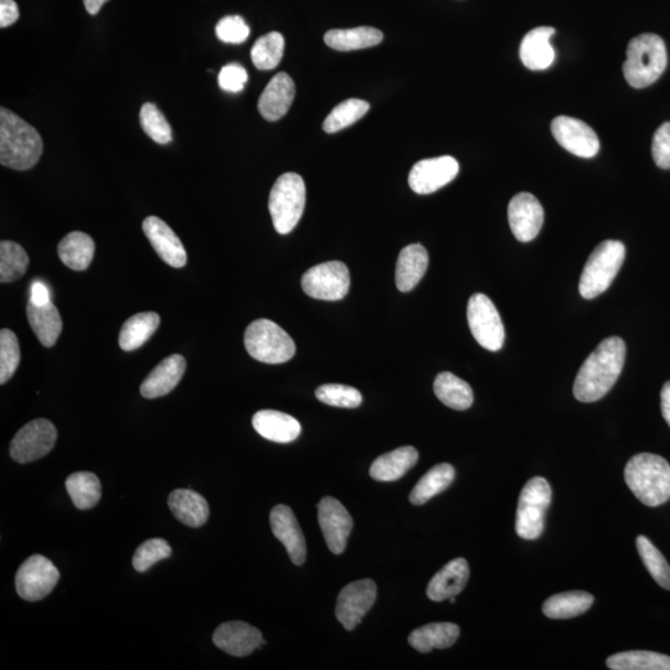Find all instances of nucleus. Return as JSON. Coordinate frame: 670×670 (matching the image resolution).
<instances>
[{"mask_svg": "<svg viewBox=\"0 0 670 670\" xmlns=\"http://www.w3.org/2000/svg\"><path fill=\"white\" fill-rule=\"evenodd\" d=\"M60 579L56 566L43 555L30 556L15 576V587L23 600L36 602L45 599Z\"/></svg>", "mask_w": 670, "mask_h": 670, "instance_id": "obj_11", "label": "nucleus"}, {"mask_svg": "<svg viewBox=\"0 0 670 670\" xmlns=\"http://www.w3.org/2000/svg\"><path fill=\"white\" fill-rule=\"evenodd\" d=\"M28 321L39 342L46 348L54 347L63 332V321H61L58 308L53 302L38 306L29 301L27 307Z\"/></svg>", "mask_w": 670, "mask_h": 670, "instance_id": "obj_29", "label": "nucleus"}, {"mask_svg": "<svg viewBox=\"0 0 670 670\" xmlns=\"http://www.w3.org/2000/svg\"><path fill=\"white\" fill-rule=\"evenodd\" d=\"M107 2L108 0H84L85 8L91 15L99 13L103 5Z\"/></svg>", "mask_w": 670, "mask_h": 670, "instance_id": "obj_53", "label": "nucleus"}, {"mask_svg": "<svg viewBox=\"0 0 670 670\" xmlns=\"http://www.w3.org/2000/svg\"><path fill=\"white\" fill-rule=\"evenodd\" d=\"M455 468L448 463H441L432 467L412 489L410 502L414 505H422L437 496V494L446 491L455 481Z\"/></svg>", "mask_w": 670, "mask_h": 670, "instance_id": "obj_36", "label": "nucleus"}, {"mask_svg": "<svg viewBox=\"0 0 670 670\" xmlns=\"http://www.w3.org/2000/svg\"><path fill=\"white\" fill-rule=\"evenodd\" d=\"M469 579V566L465 559L452 560L432 577L427 586V596L435 602L461 594Z\"/></svg>", "mask_w": 670, "mask_h": 670, "instance_id": "obj_25", "label": "nucleus"}, {"mask_svg": "<svg viewBox=\"0 0 670 670\" xmlns=\"http://www.w3.org/2000/svg\"><path fill=\"white\" fill-rule=\"evenodd\" d=\"M661 400L664 420H666L667 424L670 426V381L663 385Z\"/></svg>", "mask_w": 670, "mask_h": 670, "instance_id": "obj_52", "label": "nucleus"}, {"mask_svg": "<svg viewBox=\"0 0 670 670\" xmlns=\"http://www.w3.org/2000/svg\"><path fill=\"white\" fill-rule=\"evenodd\" d=\"M244 340L247 353L261 363H286L296 354L293 339L270 319L252 322L246 329Z\"/></svg>", "mask_w": 670, "mask_h": 670, "instance_id": "obj_7", "label": "nucleus"}, {"mask_svg": "<svg viewBox=\"0 0 670 670\" xmlns=\"http://www.w3.org/2000/svg\"><path fill=\"white\" fill-rule=\"evenodd\" d=\"M30 301L38 304V306H44V304L51 302L48 287H46L44 283L34 282Z\"/></svg>", "mask_w": 670, "mask_h": 670, "instance_id": "obj_51", "label": "nucleus"}, {"mask_svg": "<svg viewBox=\"0 0 670 670\" xmlns=\"http://www.w3.org/2000/svg\"><path fill=\"white\" fill-rule=\"evenodd\" d=\"M141 126L147 136L158 144L172 142L173 132L167 118L154 103H144L139 113Z\"/></svg>", "mask_w": 670, "mask_h": 670, "instance_id": "obj_43", "label": "nucleus"}, {"mask_svg": "<svg viewBox=\"0 0 670 670\" xmlns=\"http://www.w3.org/2000/svg\"><path fill=\"white\" fill-rule=\"evenodd\" d=\"M369 108V102L364 100L350 99L339 103L324 121L323 130L327 133L342 131L367 115Z\"/></svg>", "mask_w": 670, "mask_h": 670, "instance_id": "obj_41", "label": "nucleus"}, {"mask_svg": "<svg viewBox=\"0 0 670 670\" xmlns=\"http://www.w3.org/2000/svg\"><path fill=\"white\" fill-rule=\"evenodd\" d=\"M159 323H161V317L157 313L134 314L121 329L120 338H118L121 349L125 352H133L141 348L156 333Z\"/></svg>", "mask_w": 670, "mask_h": 670, "instance_id": "obj_34", "label": "nucleus"}, {"mask_svg": "<svg viewBox=\"0 0 670 670\" xmlns=\"http://www.w3.org/2000/svg\"><path fill=\"white\" fill-rule=\"evenodd\" d=\"M295 82L285 72H280L268 82L259 100V111L265 120L275 122L287 115L295 100Z\"/></svg>", "mask_w": 670, "mask_h": 670, "instance_id": "obj_22", "label": "nucleus"}, {"mask_svg": "<svg viewBox=\"0 0 670 670\" xmlns=\"http://www.w3.org/2000/svg\"><path fill=\"white\" fill-rule=\"evenodd\" d=\"M257 434L268 441L290 443L301 435V424L295 417L275 410H262L252 417Z\"/></svg>", "mask_w": 670, "mask_h": 670, "instance_id": "obj_23", "label": "nucleus"}, {"mask_svg": "<svg viewBox=\"0 0 670 670\" xmlns=\"http://www.w3.org/2000/svg\"><path fill=\"white\" fill-rule=\"evenodd\" d=\"M142 228L154 251L167 265L174 268H182L187 265V251H185L182 241L169 228L167 223H164L157 216H148L143 221Z\"/></svg>", "mask_w": 670, "mask_h": 670, "instance_id": "obj_20", "label": "nucleus"}, {"mask_svg": "<svg viewBox=\"0 0 670 670\" xmlns=\"http://www.w3.org/2000/svg\"><path fill=\"white\" fill-rule=\"evenodd\" d=\"M18 19V4L14 0H0V28H8Z\"/></svg>", "mask_w": 670, "mask_h": 670, "instance_id": "obj_50", "label": "nucleus"}, {"mask_svg": "<svg viewBox=\"0 0 670 670\" xmlns=\"http://www.w3.org/2000/svg\"><path fill=\"white\" fill-rule=\"evenodd\" d=\"M306 208V184L301 175L285 173L273 184L268 209L278 234L295 230Z\"/></svg>", "mask_w": 670, "mask_h": 670, "instance_id": "obj_6", "label": "nucleus"}, {"mask_svg": "<svg viewBox=\"0 0 670 670\" xmlns=\"http://www.w3.org/2000/svg\"><path fill=\"white\" fill-rule=\"evenodd\" d=\"M551 132L561 147L577 157L592 158L600 151V139L596 132L577 118L556 117L551 123Z\"/></svg>", "mask_w": 670, "mask_h": 670, "instance_id": "obj_14", "label": "nucleus"}, {"mask_svg": "<svg viewBox=\"0 0 670 670\" xmlns=\"http://www.w3.org/2000/svg\"><path fill=\"white\" fill-rule=\"evenodd\" d=\"M460 172V164L450 156L424 159L412 167L409 185L416 194L427 195L437 192Z\"/></svg>", "mask_w": 670, "mask_h": 670, "instance_id": "obj_16", "label": "nucleus"}, {"mask_svg": "<svg viewBox=\"0 0 670 670\" xmlns=\"http://www.w3.org/2000/svg\"><path fill=\"white\" fill-rule=\"evenodd\" d=\"M215 33L223 43L242 44L249 38L250 28L239 15H229L216 24Z\"/></svg>", "mask_w": 670, "mask_h": 670, "instance_id": "obj_47", "label": "nucleus"}, {"mask_svg": "<svg viewBox=\"0 0 670 670\" xmlns=\"http://www.w3.org/2000/svg\"><path fill=\"white\" fill-rule=\"evenodd\" d=\"M625 257L626 247L621 241L601 242L592 251L582 271L579 283L580 295L586 300H594L607 291L621 270Z\"/></svg>", "mask_w": 670, "mask_h": 670, "instance_id": "obj_5", "label": "nucleus"}, {"mask_svg": "<svg viewBox=\"0 0 670 670\" xmlns=\"http://www.w3.org/2000/svg\"><path fill=\"white\" fill-rule=\"evenodd\" d=\"M172 555V548L164 539L147 540L137 549L133 556V566L138 572L152 568L158 561L168 559Z\"/></svg>", "mask_w": 670, "mask_h": 670, "instance_id": "obj_46", "label": "nucleus"}, {"mask_svg": "<svg viewBox=\"0 0 670 670\" xmlns=\"http://www.w3.org/2000/svg\"><path fill=\"white\" fill-rule=\"evenodd\" d=\"M271 529L273 535L285 546L293 564H304L307 556L306 539L295 513L287 505H276L272 509Z\"/></svg>", "mask_w": 670, "mask_h": 670, "instance_id": "obj_19", "label": "nucleus"}, {"mask_svg": "<svg viewBox=\"0 0 670 670\" xmlns=\"http://www.w3.org/2000/svg\"><path fill=\"white\" fill-rule=\"evenodd\" d=\"M376 594H378L376 584L370 579L352 582L340 591L335 616L345 630L353 631L358 627L370 608L374 606Z\"/></svg>", "mask_w": 670, "mask_h": 670, "instance_id": "obj_13", "label": "nucleus"}, {"mask_svg": "<svg viewBox=\"0 0 670 670\" xmlns=\"http://www.w3.org/2000/svg\"><path fill=\"white\" fill-rule=\"evenodd\" d=\"M20 364L17 335L10 329L0 332V384L4 385L15 374Z\"/></svg>", "mask_w": 670, "mask_h": 670, "instance_id": "obj_45", "label": "nucleus"}, {"mask_svg": "<svg viewBox=\"0 0 670 670\" xmlns=\"http://www.w3.org/2000/svg\"><path fill=\"white\" fill-rule=\"evenodd\" d=\"M594 596L589 592L570 591L551 596L543 605V612L546 617L553 620H566L582 615L590 610L594 605Z\"/></svg>", "mask_w": 670, "mask_h": 670, "instance_id": "obj_33", "label": "nucleus"}, {"mask_svg": "<svg viewBox=\"0 0 670 670\" xmlns=\"http://www.w3.org/2000/svg\"><path fill=\"white\" fill-rule=\"evenodd\" d=\"M44 143L40 134L23 118L0 108V163L15 170H28L39 162Z\"/></svg>", "mask_w": 670, "mask_h": 670, "instance_id": "obj_2", "label": "nucleus"}, {"mask_svg": "<svg viewBox=\"0 0 670 670\" xmlns=\"http://www.w3.org/2000/svg\"><path fill=\"white\" fill-rule=\"evenodd\" d=\"M627 486L643 504L658 507L670 499V465L663 457L639 453L625 469Z\"/></svg>", "mask_w": 670, "mask_h": 670, "instance_id": "obj_3", "label": "nucleus"}, {"mask_svg": "<svg viewBox=\"0 0 670 670\" xmlns=\"http://www.w3.org/2000/svg\"><path fill=\"white\" fill-rule=\"evenodd\" d=\"M637 549L644 566L654 581L663 589L670 590V566L661 551L646 536H638Z\"/></svg>", "mask_w": 670, "mask_h": 670, "instance_id": "obj_42", "label": "nucleus"}, {"mask_svg": "<svg viewBox=\"0 0 670 670\" xmlns=\"http://www.w3.org/2000/svg\"><path fill=\"white\" fill-rule=\"evenodd\" d=\"M65 486L72 503L75 504L77 509H92L100 502L102 493L101 482L94 473L77 472L71 474L66 479Z\"/></svg>", "mask_w": 670, "mask_h": 670, "instance_id": "obj_37", "label": "nucleus"}, {"mask_svg": "<svg viewBox=\"0 0 670 670\" xmlns=\"http://www.w3.org/2000/svg\"><path fill=\"white\" fill-rule=\"evenodd\" d=\"M318 522L329 550L335 555L344 553L353 529L347 508L338 499L324 497L318 504Z\"/></svg>", "mask_w": 670, "mask_h": 670, "instance_id": "obj_15", "label": "nucleus"}, {"mask_svg": "<svg viewBox=\"0 0 670 670\" xmlns=\"http://www.w3.org/2000/svg\"><path fill=\"white\" fill-rule=\"evenodd\" d=\"M460 637V627L455 623H430L411 632L409 643L421 653H429L432 649L450 648Z\"/></svg>", "mask_w": 670, "mask_h": 670, "instance_id": "obj_30", "label": "nucleus"}, {"mask_svg": "<svg viewBox=\"0 0 670 670\" xmlns=\"http://www.w3.org/2000/svg\"><path fill=\"white\" fill-rule=\"evenodd\" d=\"M316 396L323 404L345 409H355L363 402L360 391L348 385L326 384L319 386Z\"/></svg>", "mask_w": 670, "mask_h": 670, "instance_id": "obj_44", "label": "nucleus"}, {"mask_svg": "<svg viewBox=\"0 0 670 670\" xmlns=\"http://www.w3.org/2000/svg\"><path fill=\"white\" fill-rule=\"evenodd\" d=\"M384 39L380 30L370 27H359L354 29L329 30L324 35V41L334 50L353 51L373 48Z\"/></svg>", "mask_w": 670, "mask_h": 670, "instance_id": "obj_32", "label": "nucleus"}, {"mask_svg": "<svg viewBox=\"0 0 670 670\" xmlns=\"http://www.w3.org/2000/svg\"><path fill=\"white\" fill-rule=\"evenodd\" d=\"M467 319L469 329L481 347L491 352L502 349L505 339L502 318L486 295L476 293L469 298Z\"/></svg>", "mask_w": 670, "mask_h": 670, "instance_id": "obj_9", "label": "nucleus"}, {"mask_svg": "<svg viewBox=\"0 0 670 670\" xmlns=\"http://www.w3.org/2000/svg\"><path fill=\"white\" fill-rule=\"evenodd\" d=\"M95 250V241L92 237L80 231L66 235L58 246L60 260L74 271L89 268L94 260Z\"/></svg>", "mask_w": 670, "mask_h": 670, "instance_id": "obj_31", "label": "nucleus"}, {"mask_svg": "<svg viewBox=\"0 0 670 670\" xmlns=\"http://www.w3.org/2000/svg\"><path fill=\"white\" fill-rule=\"evenodd\" d=\"M29 257L17 242H0V282L10 283L19 280L27 272Z\"/></svg>", "mask_w": 670, "mask_h": 670, "instance_id": "obj_40", "label": "nucleus"}, {"mask_svg": "<svg viewBox=\"0 0 670 670\" xmlns=\"http://www.w3.org/2000/svg\"><path fill=\"white\" fill-rule=\"evenodd\" d=\"M429 267V254L424 246L412 244L402 249L396 262V286L410 292L419 285Z\"/></svg>", "mask_w": 670, "mask_h": 670, "instance_id": "obj_27", "label": "nucleus"}, {"mask_svg": "<svg viewBox=\"0 0 670 670\" xmlns=\"http://www.w3.org/2000/svg\"><path fill=\"white\" fill-rule=\"evenodd\" d=\"M551 487L543 477H534L525 484L520 493L517 522V530L520 538L525 540L538 539L544 532L545 514L551 503Z\"/></svg>", "mask_w": 670, "mask_h": 670, "instance_id": "obj_8", "label": "nucleus"}, {"mask_svg": "<svg viewBox=\"0 0 670 670\" xmlns=\"http://www.w3.org/2000/svg\"><path fill=\"white\" fill-rule=\"evenodd\" d=\"M434 390L438 400L453 410H467L473 404L471 386L448 371L437 375Z\"/></svg>", "mask_w": 670, "mask_h": 670, "instance_id": "obj_35", "label": "nucleus"}, {"mask_svg": "<svg viewBox=\"0 0 670 670\" xmlns=\"http://www.w3.org/2000/svg\"><path fill=\"white\" fill-rule=\"evenodd\" d=\"M554 34V28L540 27L524 36L519 54L525 67L533 71H543L553 65L555 50L550 44V38Z\"/></svg>", "mask_w": 670, "mask_h": 670, "instance_id": "obj_24", "label": "nucleus"}, {"mask_svg": "<svg viewBox=\"0 0 670 670\" xmlns=\"http://www.w3.org/2000/svg\"><path fill=\"white\" fill-rule=\"evenodd\" d=\"M302 288L307 296L316 300H343L350 288L348 267L343 262L331 261L309 268L302 277Z\"/></svg>", "mask_w": 670, "mask_h": 670, "instance_id": "obj_10", "label": "nucleus"}, {"mask_svg": "<svg viewBox=\"0 0 670 670\" xmlns=\"http://www.w3.org/2000/svg\"><path fill=\"white\" fill-rule=\"evenodd\" d=\"M607 667L612 670H670V657L648 651L623 652L608 658Z\"/></svg>", "mask_w": 670, "mask_h": 670, "instance_id": "obj_38", "label": "nucleus"}, {"mask_svg": "<svg viewBox=\"0 0 670 670\" xmlns=\"http://www.w3.org/2000/svg\"><path fill=\"white\" fill-rule=\"evenodd\" d=\"M508 220L515 239L530 242L539 235L544 224V209L530 193H519L510 200Z\"/></svg>", "mask_w": 670, "mask_h": 670, "instance_id": "obj_17", "label": "nucleus"}, {"mask_svg": "<svg viewBox=\"0 0 670 670\" xmlns=\"http://www.w3.org/2000/svg\"><path fill=\"white\" fill-rule=\"evenodd\" d=\"M285 53V38L277 32L268 33L257 39L251 50L252 63L259 70L276 69Z\"/></svg>", "mask_w": 670, "mask_h": 670, "instance_id": "obj_39", "label": "nucleus"}, {"mask_svg": "<svg viewBox=\"0 0 670 670\" xmlns=\"http://www.w3.org/2000/svg\"><path fill=\"white\" fill-rule=\"evenodd\" d=\"M170 512L190 528H200L208 522L209 504L192 489H175L168 499Z\"/></svg>", "mask_w": 670, "mask_h": 670, "instance_id": "obj_26", "label": "nucleus"}, {"mask_svg": "<svg viewBox=\"0 0 670 670\" xmlns=\"http://www.w3.org/2000/svg\"><path fill=\"white\" fill-rule=\"evenodd\" d=\"M652 156L659 168L670 169V122L663 123L654 133Z\"/></svg>", "mask_w": 670, "mask_h": 670, "instance_id": "obj_49", "label": "nucleus"}, {"mask_svg": "<svg viewBox=\"0 0 670 670\" xmlns=\"http://www.w3.org/2000/svg\"><path fill=\"white\" fill-rule=\"evenodd\" d=\"M56 438L58 431L53 422L45 419L29 422L10 443V457L22 465L38 461L53 450Z\"/></svg>", "mask_w": 670, "mask_h": 670, "instance_id": "obj_12", "label": "nucleus"}, {"mask_svg": "<svg viewBox=\"0 0 670 670\" xmlns=\"http://www.w3.org/2000/svg\"><path fill=\"white\" fill-rule=\"evenodd\" d=\"M419 461V452L412 446L400 447L376 458L370 467V476L379 482H394L404 477Z\"/></svg>", "mask_w": 670, "mask_h": 670, "instance_id": "obj_28", "label": "nucleus"}, {"mask_svg": "<svg viewBox=\"0 0 670 670\" xmlns=\"http://www.w3.org/2000/svg\"><path fill=\"white\" fill-rule=\"evenodd\" d=\"M249 79L245 67L239 64H229L221 69L218 81L221 90L230 92V94H237L245 89V85Z\"/></svg>", "mask_w": 670, "mask_h": 670, "instance_id": "obj_48", "label": "nucleus"}, {"mask_svg": "<svg viewBox=\"0 0 670 670\" xmlns=\"http://www.w3.org/2000/svg\"><path fill=\"white\" fill-rule=\"evenodd\" d=\"M213 642L221 651L234 657L250 656L266 643L257 628L240 621L226 622L216 628Z\"/></svg>", "mask_w": 670, "mask_h": 670, "instance_id": "obj_18", "label": "nucleus"}, {"mask_svg": "<svg viewBox=\"0 0 670 670\" xmlns=\"http://www.w3.org/2000/svg\"><path fill=\"white\" fill-rule=\"evenodd\" d=\"M626 360V344L620 337H610L589 355L577 373L575 398L595 402L607 395L622 373Z\"/></svg>", "mask_w": 670, "mask_h": 670, "instance_id": "obj_1", "label": "nucleus"}, {"mask_svg": "<svg viewBox=\"0 0 670 670\" xmlns=\"http://www.w3.org/2000/svg\"><path fill=\"white\" fill-rule=\"evenodd\" d=\"M667 64V48L661 36L641 34L628 44L623 74L632 87L644 89L662 76Z\"/></svg>", "mask_w": 670, "mask_h": 670, "instance_id": "obj_4", "label": "nucleus"}, {"mask_svg": "<svg viewBox=\"0 0 670 670\" xmlns=\"http://www.w3.org/2000/svg\"><path fill=\"white\" fill-rule=\"evenodd\" d=\"M185 370H187V362L183 355H170L144 379L141 385L143 398L157 399L172 393L182 380Z\"/></svg>", "mask_w": 670, "mask_h": 670, "instance_id": "obj_21", "label": "nucleus"}]
</instances>
